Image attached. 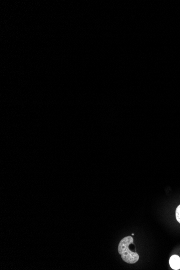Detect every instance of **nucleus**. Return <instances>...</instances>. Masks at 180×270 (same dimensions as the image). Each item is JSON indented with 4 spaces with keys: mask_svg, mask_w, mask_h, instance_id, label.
Here are the masks:
<instances>
[{
    "mask_svg": "<svg viewBox=\"0 0 180 270\" xmlns=\"http://www.w3.org/2000/svg\"><path fill=\"white\" fill-rule=\"evenodd\" d=\"M134 239L131 236H127L122 239L118 246V252L124 262L128 264H135L139 259V254L130 250V245L133 244Z\"/></svg>",
    "mask_w": 180,
    "mask_h": 270,
    "instance_id": "1",
    "label": "nucleus"
},
{
    "mask_svg": "<svg viewBox=\"0 0 180 270\" xmlns=\"http://www.w3.org/2000/svg\"><path fill=\"white\" fill-rule=\"evenodd\" d=\"M170 264L173 270L180 269V258L177 255H173L170 258Z\"/></svg>",
    "mask_w": 180,
    "mask_h": 270,
    "instance_id": "2",
    "label": "nucleus"
},
{
    "mask_svg": "<svg viewBox=\"0 0 180 270\" xmlns=\"http://www.w3.org/2000/svg\"><path fill=\"white\" fill-rule=\"evenodd\" d=\"M175 215H176V218L178 220V222L180 223V204L177 207V208L176 209Z\"/></svg>",
    "mask_w": 180,
    "mask_h": 270,
    "instance_id": "3",
    "label": "nucleus"
}]
</instances>
